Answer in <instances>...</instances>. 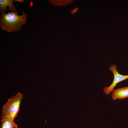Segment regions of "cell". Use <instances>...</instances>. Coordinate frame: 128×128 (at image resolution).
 <instances>
[{"label": "cell", "instance_id": "cell-2", "mask_svg": "<svg viewBox=\"0 0 128 128\" xmlns=\"http://www.w3.org/2000/svg\"><path fill=\"white\" fill-rule=\"evenodd\" d=\"M23 95L18 92L9 99L3 105L2 110L1 119L7 118L14 120L19 111Z\"/></svg>", "mask_w": 128, "mask_h": 128}, {"label": "cell", "instance_id": "cell-6", "mask_svg": "<svg viewBox=\"0 0 128 128\" xmlns=\"http://www.w3.org/2000/svg\"><path fill=\"white\" fill-rule=\"evenodd\" d=\"M1 128H18V127L14 120L4 118L1 120Z\"/></svg>", "mask_w": 128, "mask_h": 128}, {"label": "cell", "instance_id": "cell-1", "mask_svg": "<svg viewBox=\"0 0 128 128\" xmlns=\"http://www.w3.org/2000/svg\"><path fill=\"white\" fill-rule=\"evenodd\" d=\"M27 18L24 10L21 15L18 14L17 11L2 14L0 18V28L10 33L18 31L26 23Z\"/></svg>", "mask_w": 128, "mask_h": 128}, {"label": "cell", "instance_id": "cell-4", "mask_svg": "<svg viewBox=\"0 0 128 128\" xmlns=\"http://www.w3.org/2000/svg\"><path fill=\"white\" fill-rule=\"evenodd\" d=\"M111 97L114 101L128 97V86L119 88L112 91Z\"/></svg>", "mask_w": 128, "mask_h": 128}, {"label": "cell", "instance_id": "cell-3", "mask_svg": "<svg viewBox=\"0 0 128 128\" xmlns=\"http://www.w3.org/2000/svg\"><path fill=\"white\" fill-rule=\"evenodd\" d=\"M117 66L115 64H112L110 66V70L112 72L114 78L110 85L108 87H105L103 88V91L105 95H109L112 92L118 83L128 78V75L120 74L117 70Z\"/></svg>", "mask_w": 128, "mask_h": 128}, {"label": "cell", "instance_id": "cell-5", "mask_svg": "<svg viewBox=\"0 0 128 128\" xmlns=\"http://www.w3.org/2000/svg\"><path fill=\"white\" fill-rule=\"evenodd\" d=\"M15 0H0V12L2 14L5 13L8 9L11 11H17V9L14 5L13 2Z\"/></svg>", "mask_w": 128, "mask_h": 128}, {"label": "cell", "instance_id": "cell-7", "mask_svg": "<svg viewBox=\"0 0 128 128\" xmlns=\"http://www.w3.org/2000/svg\"><path fill=\"white\" fill-rule=\"evenodd\" d=\"M78 9V7H75L71 11V12L73 14H74L77 11Z\"/></svg>", "mask_w": 128, "mask_h": 128}]
</instances>
